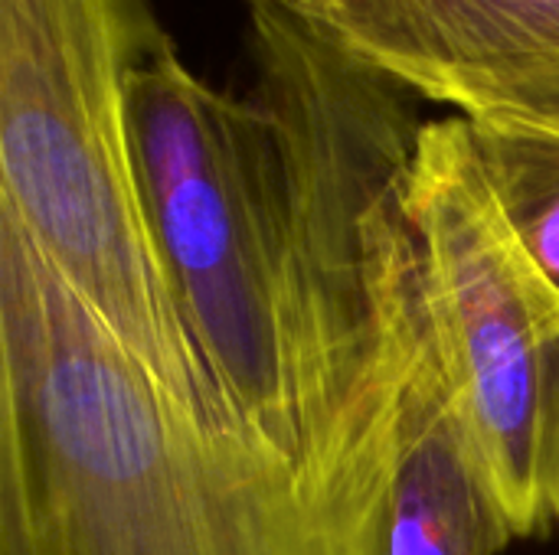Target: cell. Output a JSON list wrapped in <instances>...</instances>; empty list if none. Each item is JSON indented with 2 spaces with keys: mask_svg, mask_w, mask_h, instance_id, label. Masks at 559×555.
Masks as SVG:
<instances>
[{
  "mask_svg": "<svg viewBox=\"0 0 559 555\" xmlns=\"http://www.w3.org/2000/svg\"><path fill=\"white\" fill-rule=\"evenodd\" d=\"M160 36L151 0H0V216L164 389L236 422L180 314L131 157L124 79Z\"/></svg>",
  "mask_w": 559,
  "mask_h": 555,
  "instance_id": "cell-3",
  "label": "cell"
},
{
  "mask_svg": "<svg viewBox=\"0 0 559 555\" xmlns=\"http://www.w3.org/2000/svg\"><path fill=\"white\" fill-rule=\"evenodd\" d=\"M255 82H203L164 33L124 79L141 203L233 419L308 478L396 468L429 334L406 88L275 0H246Z\"/></svg>",
  "mask_w": 559,
  "mask_h": 555,
  "instance_id": "cell-1",
  "label": "cell"
},
{
  "mask_svg": "<svg viewBox=\"0 0 559 555\" xmlns=\"http://www.w3.org/2000/svg\"><path fill=\"white\" fill-rule=\"evenodd\" d=\"M432 340L514 540L559 536V294L508 232L468 118L423 121L406 173Z\"/></svg>",
  "mask_w": 559,
  "mask_h": 555,
  "instance_id": "cell-4",
  "label": "cell"
},
{
  "mask_svg": "<svg viewBox=\"0 0 559 555\" xmlns=\"http://www.w3.org/2000/svg\"><path fill=\"white\" fill-rule=\"evenodd\" d=\"M393 471L321 484L187 406L0 216V555H390Z\"/></svg>",
  "mask_w": 559,
  "mask_h": 555,
  "instance_id": "cell-2",
  "label": "cell"
},
{
  "mask_svg": "<svg viewBox=\"0 0 559 555\" xmlns=\"http://www.w3.org/2000/svg\"><path fill=\"white\" fill-rule=\"evenodd\" d=\"M298 13L462 118L559 121V0H308Z\"/></svg>",
  "mask_w": 559,
  "mask_h": 555,
  "instance_id": "cell-5",
  "label": "cell"
},
{
  "mask_svg": "<svg viewBox=\"0 0 559 555\" xmlns=\"http://www.w3.org/2000/svg\"><path fill=\"white\" fill-rule=\"evenodd\" d=\"M468 128L508 232L559 294V121L491 114Z\"/></svg>",
  "mask_w": 559,
  "mask_h": 555,
  "instance_id": "cell-7",
  "label": "cell"
},
{
  "mask_svg": "<svg viewBox=\"0 0 559 555\" xmlns=\"http://www.w3.org/2000/svg\"><path fill=\"white\" fill-rule=\"evenodd\" d=\"M386 543L390 555H501L514 543L455 406L432 327L406 383Z\"/></svg>",
  "mask_w": 559,
  "mask_h": 555,
  "instance_id": "cell-6",
  "label": "cell"
},
{
  "mask_svg": "<svg viewBox=\"0 0 559 555\" xmlns=\"http://www.w3.org/2000/svg\"><path fill=\"white\" fill-rule=\"evenodd\" d=\"M275 3H282V7H288V10H301L308 0H275Z\"/></svg>",
  "mask_w": 559,
  "mask_h": 555,
  "instance_id": "cell-8",
  "label": "cell"
}]
</instances>
